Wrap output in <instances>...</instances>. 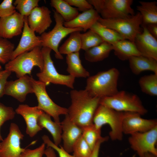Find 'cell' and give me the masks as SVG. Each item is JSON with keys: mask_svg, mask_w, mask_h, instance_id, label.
Returning a JSON list of instances; mask_svg holds the SVG:
<instances>
[{"mask_svg": "<svg viewBox=\"0 0 157 157\" xmlns=\"http://www.w3.org/2000/svg\"><path fill=\"white\" fill-rule=\"evenodd\" d=\"M71 104L67 114L69 119L82 128L92 124L100 98L90 96L85 89L70 92Z\"/></svg>", "mask_w": 157, "mask_h": 157, "instance_id": "6da1fadb", "label": "cell"}, {"mask_svg": "<svg viewBox=\"0 0 157 157\" xmlns=\"http://www.w3.org/2000/svg\"><path fill=\"white\" fill-rule=\"evenodd\" d=\"M119 75V70L115 68L100 72L88 78L85 90L93 97L112 96L119 91L117 86Z\"/></svg>", "mask_w": 157, "mask_h": 157, "instance_id": "7a4b0ae2", "label": "cell"}, {"mask_svg": "<svg viewBox=\"0 0 157 157\" xmlns=\"http://www.w3.org/2000/svg\"><path fill=\"white\" fill-rule=\"evenodd\" d=\"M88 2L104 19L130 17L135 14L132 0H88Z\"/></svg>", "mask_w": 157, "mask_h": 157, "instance_id": "3957f363", "label": "cell"}, {"mask_svg": "<svg viewBox=\"0 0 157 157\" xmlns=\"http://www.w3.org/2000/svg\"><path fill=\"white\" fill-rule=\"evenodd\" d=\"M41 47L22 53L5 64V69L15 72L18 78L27 74L30 75L33 68L38 67L42 71L44 60Z\"/></svg>", "mask_w": 157, "mask_h": 157, "instance_id": "277c9868", "label": "cell"}, {"mask_svg": "<svg viewBox=\"0 0 157 157\" xmlns=\"http://www.w3.org/2000/svg\"><path fill=\"white\" fill-rule=\"evenodd\" d=\"M99 104L118 111L136 113L141 115L147 112L138 95L123 90L112 96L100 98Z\"/></svg>", "mask_w": 157, "mask_h": 157, "instance_id": "5b68a950", "label": "cell"}, {"mask_svg": "<svg viewBox=\"0 0 157 157\" xmlns=\"http://www.w3.org/2000/svg\"><path fill=\"white\" fill-rule=\"evenodd\" d=\"M124 115V112L118 111L99 104L94 113L93 123L97 128L100 129L104 125L108 124L111 128L109 135L111 140H121L123 134L122 125Z\"/></svg>", "mask_w": 157, "mask_h": 157, "instance_id": "8992f818", "label": "cell"}, {"mask_svg": "<svg viewBox=\"0 0 157 157\" xmlns=\"http://www.w3.org/2000/svg\"><path fill=\"white\" fill-rule=\"evenodd\" d=\"M97 21L116 31L124 39L133 42L136 36L142 31L141 27L142 19L139 12L130 17L126 18L104 19L100 17Z\"/></svg>", "mask_w": 157, "mask_h": 157, "instance_id": "52a82bcc", "label": "cell"}, {"mask_svg": "<svg viewBox=\"0 0 157 157\" xmlns=\"http://www.w3.org/2000/svg\"><path fill=\"white\" fill-rule=\"evenodd\" d=\"M51 50L48 47L42 48L44 66L42 71L36 74L39 80L47 85L52 83L65 85L73 89L75 78L70 75H63L58 73L51 56Z\"/></svg>", "mask_w": 157, "mask_h": 157, "instance_id": "ba28073f", "label": "cell"}, {"mask_svg": "<svg viewBox=\"0 0 157 157\" xmlns=\"http://www.w3.org/2000/svg\"><path fill=\"white\" fill-rule=\"evenodd\" d=\"M54 18L56 24L52 29L48 32H44L40 36L42 47H47L53 50L55 57L62 60L63 56L59 52L58 46L61 40L68 35L75 31H83L81 28H69L64 25V20L61 16L56 11H54Z\"/></svg>", "mask_w": 157, "mask_h": 157, "instance_id": "9c48e42d", "label": "cell"}, {"mask_svg": "<svg viewBox=\"0 0 157 157\" xmlns=\"http://www.w3.org/2000/svg\"><path fill=\"white\" fill-rule=\"evenodd\" d=\"M34 93L37 99L38 108L52 117L54 121L60 123L59 116L67 114V108L60 106L55 103L48 94L45 83L33 79H31Z\"/></svg>", "mask_w": 157, "mask_h": 157, "instance_id": "30bf717a", "label": "cell"}, {"mask_svg": "<svg viewBox=\"0 0 157 157\" xmlns=\"http://www.w3.org/2000/svg\"><path fill=\"white\" fill-rule=\"evenodd\" d=\"M128 141L131 148L140 157L149 153L157 156V126L144 132H136L130 135Z\"/></svg>", "mask_w": 157, "mask_h": 157, "instance_id": "8fae6325", "label": "cell"}, {"mask_svg": "<svg viewBox=\"0 0 157 157\" xmlns=\"http://www.w3.org/2000/svg\"><path fill=\"white\" fill-rule=\"evenodd\" d=\"M24 136L18 126L12 123L7 137L0 142V157H19L26 149L20 146Z\"/></svg>", "mask_w": 157, "mask_h": 157, "instance_id": "7c38bea8", "label": "cell"}, {"mask_svg": "<svg viewBox=\"0 0 157 157\" xmlns=\"http://www.w3.org/2000/svg\"><path fill=\"white\" fill-rule=\"evenodd\" d=\"M141 115L136 113L124 112L122 125L123 133L130 135L136 132H144L157 126L156 119H145Z\"/></svg>", "mask_w": 157, "mask_h": 157, "instance_id": "4fadbf2b", "label": "cell"}, {"mask_svg": "<svg viewBox=\"0 0 157 157\" xmlns=\"http://www.w3.org/2000/svg\"><path fill=\"white\" fill-rule=\"evenodd\" d=\"M31 77L26 75L15 81H8L5 89V94L9 95L23 102L27 95L33 93Z\"/></svg>", "mask_w": 157, "mask_h": 157, "instance_id": "5bb4252c", "label": "cell"}, {"mask_svg": "<svg viewBox=\"0 0 157 157\" xmlns=\"http://www.w3.org/2000/svg\"><path fill=\"white\" fill-rule=\"evenodd\" d=\"M16 113L21 115L26 124V133L33 138L42 129L38 124V119L43 113L37 106L31 107L25 104L19 105L15 110Z\"/></svg>", "mask_w": 157, "mask_h": 157, "instance_id": "9a60e30c", "label": "cell"}, {"mask_svg": "<svg viewBox=\"0 0 157 157\" xmlns=\"http://www.w3.org/2000/svg\"><path fill=\"white\" fill-rule=\"evenodd\" d=\"M51 11L45 6L37 7L27 17L28 25L34 31L41 35L50 26Z\"/></svg>", "mask_w": 157, "mask_h": 157, "instance_id": "2e32d148", "label": "cell"}, {"mask_svg": "<svg viewBox=\"0 0 157 157\" xmlns=\"http://www.w3.org/2000/svg\"><path fill=\"white\" fill-rule=\"evenodd\" d=\"M24 24V17L19 13L0 18V37L8 39L22 33Z\"/></svg>", "mask_w": 157, "mask_h": 157, "instance_id": "e0dca14e", "label": "cell"}, {"mask_svg": "<svg viewBox=\"0 0 157 157\" xmlns=\"http://www.w3.org/2000/svg\"><path fill=\"white\" fill-rule=\"evenodd\" d=\"M35 32L28 25L27 17H24V26L21 39L18 45L13 52L11 60L37 47H42L40 36H36Z\"/></svg>", "mask_w": 157, "mask_h": 157, "instance_id": "ac0fdd59", "label": "cell"}, {"mask_svg": "<svg viewBox=\"0 0 157 157\" xmlns=\"http://www.w3.org/2000/svg\"><path fill=\"white\" fill-rule=\"evenodd\" d=\"M61 124V139L63 143L62 147L65 150L70 153L72 152L75 144L82 136V129L72 121L67 114Z\"/></svg>", "mask_w": 157, "mask_h": 157, "instance_id": "d6986e66", "label": "cell"}, {"mask_svg": "<svg viewBox=\"0 0 157 157\" xmlns=\"http://www.w3.org/2000/svg\"><path fill=\"white\" fill-rule=\"evenodd\" d=\"M141 26L142 32L136 36L134 43L142 55L157 60V39L149 32L144 25Z\"/></svg>", "mask_w": 157, "mask_h": 157, "instance_id": "ffe728a7", "label": "cell"}, {"mask_svg": "<svg viewBox=\"0 0 157 157\" xmlns=\"http://www.w3.org/2000/svg\"><path fill=\"white\" fill-rule=\"evenodd\" d=\"M100 17L97 11L92 8L79 14L70 21L64 22V25L69 28H81L83 31L85 32L88 29H90Z\"/></svg>", "mask_w": 157, "mask_h": 157, "instance_id": "44dd1931", "label": "cell"}, {"mask_svg": "<svg viewBox=\"0 0 157 157\" xmlns=\"http://www.w3.org/2000/svg\"><path fill=\"white\" fill-rule=\"evenodd\" d=\"M132 73L138 75L145 71H150L157 74V60L143 55L133 56L128 59Z\"/></svg>", "mask_w": 157, "mask_h": 157, "instance_id": "7402d4cb", "label": "cell"}, {"mask_svg": "<svg viewBox=\"0 0 157 157\" xmlns=\"http://www.w3.org/2000/svg\"><path fill=\"white\" fill-rule=\"evenodd\" d=\"M112 45L115 55L121 60H128L132 56L142 55L134 42L129 40L123 39Z\"/></svg>", "mask_w": 157, "mask_h": 157, "instance_id": "603a6c76", "label": "cell"}, {"mask_svg": "<svg viewBox=\"0 0 157 157\" xmlns=\"http://www.w3.org/2000/svg\"><path fill=\"white\" fill-rule=\"evenodd\" d=\"M38 122L41 129H46L50 133L53 143L58 146L62 140V129L61 122L58 123L53 121L51 117L44 112L39 117Z\"/></svg>", "mask_w": 157, "mask_h": 157, "instance_id": "cb8c5ba5", "label": "cell"}, {"mask_svg": "<svg viewBox=\"0 0 157 157\" xmlns=\"http://www.w3.org/2000/svg\"><path fill=\"white\" fill-rule=\"evenodd\" d=\"M79 55V52L67 55V71L69 75L75 78H88L90 76V73L82 65Z\"/></svg>", "mask_w": 157, "mask_h": 157, "instance_id": "d4e9b609", "label": "cell"}, {"mask_svg": "<svg viewBox=\"0 0 157 157\" xmlns=\"http://www.w3.org/2000/svg\"><path fill=\"white\" fill-rule=\"evenodd\" d=\"M113 50L111 44L104 42L97 46L85 51V58L90 62L101 61L107 58Z\"/></svg>", "mask_w": 157, "mask_h": 157, "instance_id": "484cf974", "label": "cell"}, {"mask_svg": "<svg viewBox=\"0 0 157 157\" xmlns=\"http://www.w3.org/2000/svg\"><path fill=\"white\" fill-rule=\"evenodd\" d=\"M137 9L142 19V25L157 24V5L156 1H140Z\"/></svg>", "mask_w": 157, "mask_h": 157, "instance_id": "4316f807", "label": "cell"}, {"mask_svg": "<svg viewBox=\"0 0 157 157\" xmlns=\"http://www.w3.org/2000/svg\"><path fill=\"white\" fill-rule=\"evenodd\" d=\"M50 4L61 16L65 22L72 20L79 14L77 8L72 7L65 0H51Z\"/></svg>", "mask_w": 157, "mask_h": 157, "instance_id": "83f0119b", "label": "cell"}, {"mask_svg": "<svg viewBox=\"0 0 157 157\" xmlns=\"http://www.w3.org/2000/svg\"><path fill=\"white\" fill-rule=\"evenodd\" d=\"M81 31H76L70 34L69 37L58 48L59 52L61 55H67L79 52L81 47L80 37Z\"/></svg>", "mask_w": 157, "mask_h": 157, "instance_id": "f1b7e54d", "label": "cell"}, {"mask_svg": "<svg viewBox=\"0 0 157 157\" xmlns=\"http://www.w3.org/2000/svg\"><path fill=\"white\" fill-rule=\"evenodd\" d=\"M90 29L99 35L104 42L111 44L124 39L116 31L106 27L98 21L92 26Z\"/></svg>", "mask_w": 157, "mask_h": 157, "instance_id": "f546056e", "label": "cell"}, {"mask_svg": "<svg viewBox=\"0 0 157 157\" xmlns=\"http://www.w3.org/2000/svg\"><path fill=\"white\" fill-rule=\"evenodd\" d=\"M141 91L151 96L157 95V74L144 76L138 82Z\"/></svg>", "mask_w": 157, "mask_h": 157, "instance_id": "4dcf8cb0", "label": "cell"}, {"mask_svg": "<svg viewBox=\"0 0 157 157\" xmlns=\"http://www.w3.org/2000/svg\"><path fill=\"white\" fill-rule=\"evenodd\" d=\"M82 136L92 151L98 141L102 138L101 129L93 123L83 128Z\"/></svg>", "mask_w": 157, "mask_h": 157, "instance_id": "1f68e13d", "label": "cell"}, {"mask_svg": "<svg viewBox=\"0 0 157 157\" xmlns=\"http://www.w3.org/2000/svg\"><path fill=\"white\" fill-rule=\"evenodd\" d=\"M81 49L84 51L97 46L104 41L97 33L91 29L80 35Z\"/></svg>", "mask_w": 157, "mask_h": 157, "instance_id": "d6a6232c", "label": "cell"}, {"mask_svg": "<svg viewBox=\"0 0 157 157\" xmlns=\"http://www.w3.org/2000/svg\"><path fill=\"white\" fill-rule=\"evenodd\" d=\"M38 0H16L14 4L19 13L24 17H28L32 10L38 7Z\"/></svg>", "mask_w": 157, "mask_h": 157, "instance_id": "836d02e7", "label": "cell"}, {"mask_svg": "<svg viewBox=\"0 0 157 157\" xmlns=\"http://www.w3.org/2000/svg\"><path fill=\"white\" fill-rule=\"evenodd\" d=\"M14 45L8 39L0 37V62L6 64L11 60Z\"/></svg>", "mask_w": 157, "mask_h": 157, "instance_id": "e575fe53", "label": "cell"}, {"mask_svg": "<svg viewBox=\"0 0 157 157\" xmlns=\"http://www.w3.org/2000/svg\"><path fill=\"white\" fill-rule=\"evenodd\" d=\"M92 150L81 136L75 144L73 148L75 157H90Z\"/></svg>", "mask_w": 157, "mask_h": 157, "instance_id": "d590c367", "label": "cell"}, {"mask_svg": "<svg viewBox=\"0 0 157 157\" xmlns=\"http://www.w3.org/2000/svg\"><path fill=\"white\" fill-rule=\"evenodd\" d=\"M16 113L12 107L6 106L0 102V141L3 140L1 133V127L6 121L13 119Z\"/></svg>", "mask_w": 157, "mask_h": 157, "instance_id": "8d00e7d4", "label": "cell"}, {"mask_svg": "<svg viewBox=\"0 0 157 157\" xmlns=\"http://www.w3.org/2000/svg\"><path fill=\"white\" fill-rule=\"evenodd\" d=\"M12 0H4L0 4V18L10 16L16 12Z\"/></svg>", "mask_w": 157, "mask_h": 157, "instance_id": "74e56055", "label": "cell"}, {"mask_svg": "<svg viewBox=\"0 0 157 157\" xmlns=\"http://www.w3.org/2000/svg\"><path fill=\"white\" fill-rule=\"evenodd\" d=\"M42 139L44 143L47 145V147H50L52 148L58 153L59 157H75L74 156L71 155L64 150L62 146L59 147L55 145L46 135H44L42 137Z\"/></svg>", "mask_w": 157, "mask_h": 157, "instance_id": "f35d334b", "label": "cell"}, {"mask_svg": "<svg viewBox=\"0 0 157 157\" xmlns=\"http://www.w3.org/2000/svg\"><path fill=\"white\" fill-rule=\"evenodd\" d=\"M45 144L42 143L38 147L33 149H25L19 157H42L44 154Z\"/></svg>", "mask_w": 157, "mask_h": 157, "instance_id": "ab89813d", "label": "cell"}, {"mask_svg": "<svg viewBox=\"0 0 157 157\" xmlns=\"http://www.w3.org/2000/svg\"><path fill=\"white\" fill-rule=\"evenodd\" d=\"M71 6L77 8L79 11L83 12L94 8L86 0H65Z\"/></svg>", "mask_w": 157, "mask_h": 157, "instance_id": "60d3db41", "label": "cell"}, {"mask_svg": "<svg viewBox=\"0 0 157 157\" xmlns=\"http://www.w3.org/2000/svg\"><path fill=\"white\" fill-rule=\"evenodd\" d=\"M11 72L10 71L6 70L2 78L0 79V98L5 94V89L7 81V79Z\"/></svg>", "mask_w": 157, "mask_h": 157, "instance_id": "b9f144b4", "label": "cell"}, {"mask_svg": "<svg viewBox=\"0 0 157 157\" xmlns=\"http://www.w3.org/2000/svg\"><path fill=\"white\" fill-rule=\"evenodd\" d=\"M108 136L102 137L97 142L94 148L92 151V154L90 157H99L100 147L101 144L108 140ZM108 157H110L108 156Z\"/></svg>", "mask_w": 157, "mask_h": 157, "instance_id": "7bdbcfd3", "label": "cell"}, {"mask_svg": "<svg viewBox=\"0 0 157 157\" xmlns=\"http://www.w3.org/2000/svg\"><path fill=\"white\" fill-rule=\"evenodd\" d=\"M144 25L145 26L149 32L157 39V24H151Z\"/></svg>", "mask_w": 157, "mask_h": 157, "instance_id": "ee69618b", "label": "cell"}, {"mask_svg": "<svg viewBox=\"0 0 157 157\" xmlns=\"http://www.w3.org/2000/svg\"><path fill=\"white\" fill-rule=\"evenodd\" d=\"M46 157H57L55 150L51 147H47L44 152Z\"/></svg>", "mask_w": 157, "mask_h": 157, "instance_id": "f6af8a7d", "label": "cell"}, {"mask_svg": "<svg viewBox=\"0 0 157 157\" xmlns=\"http://www.w3.org/2000/svg\"><path fill=\"white\" fill-rule=\"evenodd\" d=\"M140 157H157V156L149 153H147Z\"/></svg>", "mask_w": 157, "mask_h": 157, "instance_id": "bcb514c9", "label": "cell"}, {"mask_svg": "<svg viewBox=\"0 0 157 157\" xmlns=\"http://www.w3.org/2000/svg\"><path fill=\"white\" fill-rule=\"evenodd\" d=\"M6 71V70H5L0 71V79L2 78Z\"/></svg>", "mask_w": 157, "mask_h": 157, "instance_id": "7dc6e473", "label": "cell"}]
</instances>
